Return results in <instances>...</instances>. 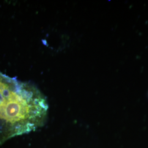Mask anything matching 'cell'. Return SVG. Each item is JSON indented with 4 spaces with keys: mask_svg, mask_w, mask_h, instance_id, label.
Instances as JSON below:
<instances>
[]
</instances>
